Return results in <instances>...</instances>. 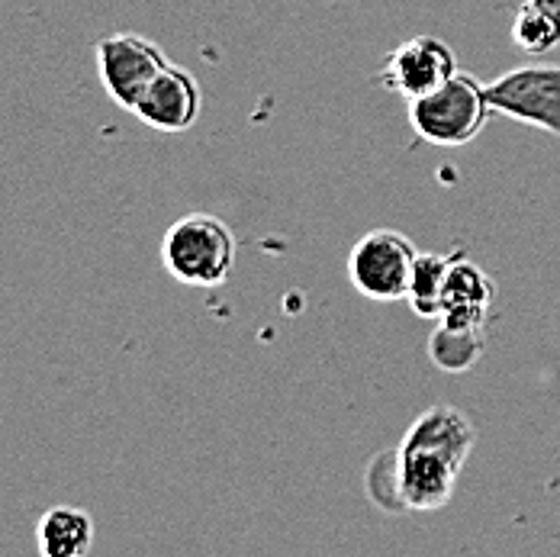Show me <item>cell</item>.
Segmentation results:
<instances>
[{"label":"cell","mask_w":560,"mask_h":557,"mask_svg":"<svg viewBox=\"0 0 560 557\" xmlns=\"http://www.w3.org/2000/svg\"><path fill=\"white\" fill-rule=\"evenodd\" d=\"M474 445L477 429L457 406L435 403L419 413L396 448L402 506L409 512H432L448 506Z\"/></svg>","instance_id":"obj_1"},{"label":"cell","mask_w":560,"mask_h":557,"mask_svg":"<svg viewBox=\"0 0 560 557\" xmlns=\"http://www.w3.org/2000/svg\"><path fill=\"white\" fill-rule=\"evenodd\" d=\"M235 235L213 213H187L162 239L168 275L187 287H220L235 268Z\"/></svg>","instance_id":"obj_2"},{"label":"cell","mask_w":560,"mask_h":557,"mask_svg":"<svg viewBox=\"0 0 560 557\" xmlns=\"http://www.w3.org/2000/svg\"><path fill=\"white\" fill-rule=\"evenodd\" d=\"M487 84L457 71L442 88L409 101V126L429 146H470L490 119Z\"/></svg>","instance_id":"obj_3"},{"label":"cell","mask_w":560,"mask_h":557,"mask_svg":"<svg viewBox=\"0 0 560 557\" xmlns=\"http://www.w3.org/2000/svg\"><path fill=\"white\" fill-rule=\"evenodd\" d=\"M419 248L396 229H374L361 235L348 255V278L368 300L393 303L409 293Z\"/></svg>","instance_id":"obj_4"},{"label":"cell","mask_w":560,"mask_h":557,"mask_svg":"<svg viewBox=\"0 0 560 557\" xmlns=\"http://www.w3.org/2000/svg\"><path fill=\"white\" fill-rule=\"evenodd\" d=\"M487 101L493 113L545 129L560 139V65H515L487 84Z\"/></svg>","instance_id":"obj_5"},{"label":"cell","mask_w":560,"mask_h":557,"mask_svg":"<svg viewBox=\"0 0 560 557\" xmlns=\"http://www.w3.org/2000/svg\"><path fill=\"white\" fill-rule=\"evenodd\" d=\"M94 56L104 91L110 94L116 107L129 113L136 111L139 97L155 81V74L168 65L165 53L139 33H116L97 39Z\"/></svg>","instance_id":"obj_6"},{"label":"cell","mask_w":560,"mask_h":557,"mask_svg":"<svg viewBox=\"0 0 560 557\" xmlns=\"http://www.w3.org/2000/svg\"><path fill=\"white\" fill-rule=\"evenodd\" d=\"M454 74H457V56L439 36L406 39L384 65V84L396 94H402L406 101H416L442 88Z\"/></svg>","instance_id":"obj_7"},{"label":"cell","mask_w":560,"mask_h":557,"mask_svg":"<svg viewBox=\"0 0 560 557\" xmlns=\"http://www.w3.org/2000/svg\"><path fill=\"white\" fill-rule=\"evenodd\" d=\"M203 111V91L200 81L180 68V65H165L155 81L145 88V94L136 104V119L159 132H187Z\"/></svg>","instance_id":"obj_8"},{"label":"cell","mask_w":560,"mask_h":557,"mask_svg":"<svg viewBox=\"0 0 560 557\" xmlns=\"http://www.w3.org/2000/svg\"><path fill=\"white\" fill-rule=\"evenodd\" d=\"M497 300V283L493 278L467 262V258H451L448 280H445V303H442V323L457 329H487L490 310Z\"/></svg>","instance_id":"obj_9"},{"label":"cell","mask_w":560,"mask_h":557,"mask_svg":"<svg viewBox=\"0 0 560 557\" xmlns=\"http://www.w3.org/2000/svg\"><path fill=\"white\" fill-rule=\"evenodd\" d=\"M36 545L46 557H84L94 548V519L81 506H52L36 525Z\"/></svg>","instance_id":"obj_10"},{"label":"cell","mask_w":560,"mask_h":557,"mask_svg":"<svg viewBox=\"0 0 560 557\" xmlns=\"http://www.w3.org/2000/svg\"><path fill=\"white\" fill-rule=\"evenodd\" d=\"M487 348V329H457L439 323L429 335V358L445 374H467Z\"/></svg>","instance_id":"obj_11"},{"label":"cell","mask_w":560,"mask_h":557,"mask_svg":"<svg viewBox=\"0 0 560 557\" xmlns=\"http://www.w3.org/2000/svg\"><path fill=\"white\" fill-rule=\"evenodd\" d=\"M448 271L451 258L435 255V252H419L416 271H412V280H409V293H406L416 316H422V320H439L442 316Z\"/></svg>","instance_id":"obj_12"},{"label":"cell","mask_w":560,"mask_h":557,"mask_svg":"<svg viewBox=\"0 0 560 557\" xmlns=\"http://www.w3.org/2000/svg\"><path fill=\"white\" fill-rule=\"evenodd\" d=\"M512 43L528 56H545L560 46V26L532 0H525L512 20Z\"/></svg>","instance_id":"obj_13"},{"label":"cell","mask_w":560,"mask_h":557,"mask_svg":"<svg viewBox=\"0 0 560 557\" xmlns=\"http://www.w3.org/2000/svg\"><path fill=\"white\" fill-rule=\"evenodd\" d=\"M532 3H535V7H541V10H545V13H548V16H551V20L560 26V0H532Z\"/></svg>","instance_id":"obj_14"}]
</instances>
